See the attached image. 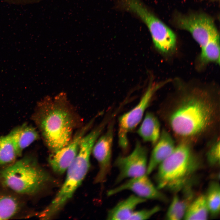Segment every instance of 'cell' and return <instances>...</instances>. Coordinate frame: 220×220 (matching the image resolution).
Instances as JSON below:
<instances>
[{
  "instance_id": "ba28073f",
  "label": "cell",
  "mask_w": 220,
  "mask_h": 220,
  "mask_svg": "<svg viewBox=\"0 0 220 220\" xmlns=\"http://www.w3.org/2000/svg\"><path fill=\"white\" fill-rule=\"evenodd\" d=\"M168 82V80H166L156 84H150L137 105L119 118L118 142L122 149H127L128 145V134L135 129L141 122L154 93Z\"/></svg>"
},
{
  "instance_id": "5b68a950",
  "label": "cell",
  "mask_w": 220,
  "mask_h": 220,
  "mask_svg": "<svg viewBox=\"0 0 220 220\" xmlns=\"http://www.w3.org/2000/svg\"><path fill=\"white\" fill-rule=\"evenodd\" d=\"M53 181L50 174L29 156L0 171V183L20 194H35Z\"/></svg>"
},
{
  "instance_id": "5bb4252c",
  "label": "cell",
  "mask_w": 220,
  "mask_h": 220,
  "mask_svg": "<svg viewBox=\"0 0 220 220\" xmlns=\"http://www.w3.org/2000/svg\"><path fill=\"white\" fill-rule=\"evenodd\" d=\"M8 135L12 141L19 156L24 149L39 137L34 127L26 123L15 127Z\"/></svg>"
},
{
  "instance_id": "8fae6325",
  "label": "cell",
  "mask_w": 220,
  "mask_h": 220,
  "mask_svg": "<svg viewBox=\"0 0 220 220\" xmlns=\"http://www.w3.org/2000/svg\"><path fill=\"white\" fill-rule=\"evenodd\" d=\"M112 122L105 133L97 139L92 150L99 165V170L94 180L96 183H101L106 180L111 168L114 127Z\"/></svg>"
},
{
  "instance_id": "7c38bea8",
  "label": "cell",
  "mask_w": 220,
  "mask_h": 220,
  "mask_svg": "<svg viewBox=\"0 0 220 220\" xmlns=\"http://www.w3.org/2000/svg\"><path fill=\"white\" fill-rule=\"evenodd\" d=\"M126 190L131 191L135 195L146 200L167 201L166 196L154 185L146 174L130 178L119 185L108 190L107 196H113Z\"/></svg>"
},
{
  "instance_id": "4fadbf2b",
  "label": "cell",
  "mask_w": 220,
  "mask_h": 220,
  "mask_svg": "<svg viewBox=\"0 0 220 220\" xmlns=\"http://www.w3.org/2000/svg\"><path fill=\"white\" fill-rule=\"evenodd\" d=\"M148 161L146 174L152 172L172 152L175 148L173 139L166 130H163L160 138L154 145Z\"/></svg>"
},
{
  "instance_id": "9c48e42d",
  "label": "cell",
  "mask_w": 220,
  "mask_h": 220,
  "mask_svg": "<svg viewBox=\"0 0 220 220\" xmlns=\"http://www.w3.org/2000/svg\"><path fill=\"white\" fill-rule=\"evenodd\" d=\"M148 161L147 149L141 143L137 141L134 149L130 154L125 156H120L115 161L114 165L119 171L115 183H119L126 178L146 174Z\"/></svg>"
},
{
  "instance_id": "9a60e30c",
  "label": "cell",
  "mask_w": 220,
  "mask_h": 220,
  "mask_svg": "<svg viewBox=\"0 0 220 220\" xmlns=\"http://www.w3.org/2000/svg\"><path fill=\"white\" fill-rule=\"evenodd\" d=\"M146 200L135 194L130 195L118 203L108 212V220H129L138 205Z\"/></svg>"
},
{
  "instance_id": "6da1fadb",
  "label": "cell",
  "mask_w": 220,
  "mask_h": 220,
  "mask_svg": "<svg viewBox=\"0 0 220 220\" xmlns=\"http://www.w3.org/2000/svg\"><path fill=\"white\" fill-rule=\"evenodd\" d=\"M174 81L179 96L177 105L169 117L170 127L181 137L200 134L214 121L216 109L214 95L217 88L213 84L205 82H185L178 79Z\"/></svg>"
},
{
  "instance_id": "d4e9b609",
  "label": "cell",
  "mask_w": 220,
  "mask_h": 220,
  "mask_svg": "<svg viewBox=\"0 0 220 220\" xmlns=\"http://www.w3.org/2000/svg\"></svg>"
},
{
  "instance_id": "e0dca14e",
  "label": "cell",
  "mask_w": 220,
  "mask_h": 220,
  "mask_svg": "<svg viewBox=\"0 0 220 220\" xmlns=\"http://www.w3.org/2000/svg\"><path fill=\"white\" fill-rule=\"evenodd\" d=\"M137 133L145 142L154 145L160 135V127L157 117L152 112H147Z\"/></svg>"
},
{
  "instance_id": "d6986e66",
  "label": "cell",
  "mask_w": 220,
  "mask_h": 220,
  "mask_svg": "<svg viewBox=\"0 0 220 220\" xmlns=\"http://www.w3.org/2000/svg\"><path fill=\"white\" fill-rule=\"evenodd\" d=\"M219 35L209 40L201 48L199 57V64L201 66L210 62L220 64Z\"/></svg>"
},
{
  "instance_id": "3957f363",
  "label": "cell",
  "mask_w": 220,
  "mask_h": 220,
  "mask_svg": "<svg viewBox=\"0 0 220 220\" xmlns=\"http://www.w3.org/2000/svg\"><path fill=\"white\" fill-rule=\"evenodd\" d=\"M102 132L100 127H96L83 137L77 154L67 170L63 185L51 202L40 213L42 219H49L58 213L81 185L90 167L93 146Z\"/></svg>"
},
{
  "instance_id": "30bf717a",
  "label": "cell",
  "mask_w": 220,
  "mask_h": 220,
  "mask_svg": "<svg viewBox=\"0 0 220 220\" xmlns=\"http://www.w3.org/2000/svg\"><path fill=\"white\" fill-rule=\"evenodd\" d=\"M94 123L92 120L77 132L70 142L66 146L52 152L48 161L53 171L61 174L66 170L78 152L82 139Z\"/></svg>"
},
{
  "instance_id": "ac0fdd59",
  "label": "cell",
  "mask_w": 220,
  "mask_h": 220,
  "mask_svg": "<svg viewBox=\"0 0 220 220\" xmlns=\"http://www.w3.org/2000/svg\"><path fill=\"white\" fill-rule=\"evenodd\" d=\"M210 215L205 195L194 199L189 206L183 219L206 220Z\"/></svg>"
},
{
  "instance_id": "603a6c76",
  "label": "cell",
  "mask_w": 220,
  "mask_h": 220,
  "mask_svg": "<svg viewBox=\"0 0 220 220\" xmlns=\"http://www.w3.org/2000/svg\"><path fill=\"white\" fill-rule=\"evenodd\" d=\"M220 141L217 140L211 147L207 154V160L208 164L211 167L219 165Z\"/></svg>"
},
{
  "instance_id": "52a82bcc",
  "label": "cell",
  "mask_w": 220,
  "mask_h": 220,
  "mask_svg": "<svg viewBox=\"0 0 220 220\" xmlns=\"http://www.w3.org/2000/svg\"><path fill=\"white\" fill-rule=\"evenodd\" d=\"M174 21L178 28L189 32L201 48L219 35L213 20L204 13H178L175 15Z\"/></svg>"
},
{
  "instance_id": "ffe728a7",
  "label": "cell",
  "mask_w": 220,
  "mask_h": 220,
  "mask_svg": "<svg viewBox=\"0 0 220 220\" xmlns=\"http://www.w3.org/2000/svg\"><path fill=\"white\" fill-rule=\"evenodd\" d=\"M209 215L212 217L217 216L220 211V186L217 181L210 182L206 194L205 195Z\"/></svg>"
},
{
  "instance_id": "7402d4cb",
  "label": "cell",
  "mask_w": 220,
  "mask_h": 220,
  "mask_svg": "<svg viewBox=\"0 0 220 220\" xmlns=\"http://www.w3.org/2000/svg\"><path fill=\"white\" fill-rule=\"evenodd\" d=\"M18 156L16 150L9 135L0 136V165L10 163Z\"/></svg>"
},
{
  "instance_id": "cb8c5ba5",
  "label": "cell",
  "mask_w": 220,
  "mask_h": 220,
  "mask_svg": "<svg viewBox=\"0 0 220 220\" xmlns=\"http://www.w3.org/2000/svg\"><path fill=\"white\" fill-rule=\"evenodd\" d=\"M160 210L158 206L153 207L140 210L134 211L129 220H145L149 219Z\"/></svg>"
},
{
  "instance_id": "277c9868",
  "label": "cell",
  "mask_w": 220,
  "mask_h": 220,
  "mask_svg": "<svg viewBox=\"0 0 220 220\" xmlns=\"http://www.w3.org/2000/svg\"><path fill=\"white\" fill-rule=\"evenodd\" d=\"M201 164L188 144L180 143L158 167L155 176L157 187L179 192L188 185Z\"/></svg>"
},
{
  "instance_id": "44dd1931",
  "label": "cell",
  "mask_w": 220,
  "mask_h": 220,
  "mask_svg": "<svg viewBox=\"0 0 220 220\" xmlns=\"http://www.w3.org/2000/svg\"><path fill=\"white\" fill-rule=\"evenodd\" d=\"M20 204L14 196L7 194L0 195V220L7 219L19 211Z\"/></svg>"
},
{
  "instance_id": "8992f818",
  "label": "cell",
  "mask_w": 220,
  "mask_h": 220,
  "mask_svg": "<svg viewBox=\"0 0 220 220\" xmlns=\"http://www.w3.org/2000/svg\"><path fill=\"white\" fill-rule=\"evenodd\" d=\"M135 15L146 25L156 48L162 53L169 54L175 50L176 36L173 31L145 5L138 7Z\"/></svg>"
},
{
  "instance_id": "2e32d148",
  "label": "cell",
  "mask_w": 220,
  "mask_h": 220,
  "mask_svg": "<svg viewBox=\"0 0 220 220\" xmlns=\"http://www.w3.org/2000/svg\"><path fill=\"white\" fill-rule=\"evenodd\" d=\"M182 196L175 194L174 196L166 213V218L170 220L183 219L189 205L194 199L190 188L187 187Z\"/></svg>"
},
{
  "instance_id": "7a4b0ae2",
  "label": "cell",
  "mask_w": 220,
  "mask_h": 220,
  "mask_svg": "<svg viewBox=\"0 0 220 220\" xmlns=\"http://www.w3.org/2000/svg\"><path fill=\"white\" fill-rule=\"evenodd\" d=\"M32 117L51 152L70 142L78 120L63 93L54 98L46 97L39 101Z\"/></svg>"
}]
</instances>
